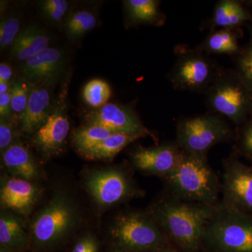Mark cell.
<instances>
[{"mask_svg": "<svg viewBox=\"0 0 252 252\" xmlns=\"http://www.w3.org/2000/svg\"><path fill=\"white\" fill-rule=\"evenodd\" d=\"M219 204L187 203L166 192L147 212L172 247L182 252H199L204 248L205 233Z\"/></svg>", "mask_w": 252, "mask_h": 252, "instance_id": "1", "label": "cell"}, {"mask_svg": "<svg viewBox=\"0 0 252 252\" xmlns=\"http://www.w3.org/2000/svg\"><path fill=\"white\" fill-rule=\"evenodd\" d=\"M162 179L167 193L183 201L205 205L220 203L221 183L207 155L184 152L175 170Z\"/></svg>", "mask_w": 252, "mask_h": 252, "instance_id": "2", "label": "cell"}, {"mask_svg": "<svg viewBox=\"0 0 252 252\" xmlns=\"http://www.w3.org/2000/svg\"><path fill=\"white\" fill-rule=\"evenodd\" d=\"M112 250L157 252L172 246L148 212L127 211L116 217L110 229Z\"/></svg>", "mask_w": 252, "mask_h": 252, "instance_id": "3", "label": "cell"}, {"mask_svg": "<svg viewBox=\"0 0 252 252\" xmlns=\"http://www.w3.org/2000/svg\"><path fill=\"white\" fill-rule=\"evenodd\" d=\"M214 252H252V220L219 204L208 225L204 248Z\"/></svg>", "mask_w": 252, "mask_h": 252, "instance_id": "4", "label": "cell"}, {"mask_svg": "<svg viewBox=\"0 0 252 252\" xmlns=\"http://www.w3.org/2000/svg\"><path fill=\"white\" fill-rule=\"evenodd\" d=\"M176 135L175 141L184 152L207 156L212 147L233 137L229 124L222 116L210 112L180 119Z\"/></svg>", "mask_w": 252, "mask_h": 252, "instance_id": "5", "label": "cell"}, {"mask_svg": "<svg viewBox=\"0 0 252 252\" xmlns=\"http://www.w3.org/2000/svg\"><path fill=\"white\" fill-rule=\"evenodd\" d=\"M77 220V210L72 201L65 195H56L32 225L31 241L35 251L49 252L59 246Z\"/></svg>", "mask_w": 252, "mask_h": 252, "instance_id": "6", "label": "cell"}, {"mask_svg": "<svg viewBox=\"0 0 252 252\" xmlns=\"http://www.w3.org/2000/svg\"><path fill=\"white\" fill-rule=\"evenodd\" d=\"M248 89L236 71L220 68L205 94L207 107L210 112L240 124L250 105Z\"/></svg>", "mask_w": 252, "mask_h": 252, "instance_id": "7", "label": "cell"}, {"mask_svg": "<svg viewBox=\"0 0 252 252\" xmlns=\"http://www.w3.org/2000/svg\"><path fill=\"white\" fill-rule=\"evenodd\" d=\"M220 69L202 50L183 49L168 77L175 90L205 94Z\"/></svg>", "mask_w": 252, "mask_h": 252, "instance_id": "8", "label": "cell"}, {"mask_svg": "<svg viewBox=\"0 0 252 252\" xmlns=\"http://www.w3.org/2000/svg\"><path fill=\"white\" fill-rule=\"evenodd\" d=\"M220 203L247 215L252 212V170L233 155L223 161V182Z\"/></svg>", "mask_w": 252, "mask_h": 252, "instance_id": "9", "label": "cell"}, {"mask_svg": "<svg viewBox=\"0 0 252 252\" xmlns=\"http://www.w3.org/2000/svg\"><path fill=\"white\" fill-rule=\"evenodd\" d=\"M86 185L93 198L103 206L140 195L128 176L115 169L93 172L88 177Z\"/></svg>", "mask_w": 252, "mask_h": 252, "instance_id": "10", "label": "cell"}, {"mask_svg": "<svg viewBox=\"0 0 252 252\" xmlns=\"http://www.w3.org/2000/svg\"><path fill=\"white\" fill-rule=\"evenodd\" d=\"M90 125L102 126L118 133L127 134L142 137L155 135L141 122L140 119L132 109L117 104L107 103L97 110L88 114Z\"/></svg>", "mask_w": 252, "mask_h": 252, "instance_id": "11", "label": "cell"}, {"mask_svg": "<svg viewBox=\"0 0 252 252\" xmlns=\"http://www.w3.org/2000/svg\"><path fill=\"white\" fill-rule=\"evenodd\" d=\"M184 152L176 141L157 147H138L132 154V165L137 170L160 178L175 170Z\"/></svg>", "mask_w": 252, "mask_h": 252, "instance_id": "12", "label": "cell"}, {"mask_svg": "<svg viewBox=\"0 0 252 252\" xmlns=\"http://www.w3.org/2000/svg\"><path fill=\"white\" fill-rule=\"evenodd\" d=\"M63 63L62 52L59 49L48 47L23 61L21 72L28 80L49 83L59 77Z\"/></svg>", "mask_w": 252, "mask_h": 252, "instance_id": "13", "label": "cell"}, {"mask_svg": "<svg viewBox=\"0 0 252 252\" xmlns=\"http://www.w3.org/2000/svg\"><path fill=\"white\" fill-rule=\"evenodd\" d=\"M69 123L65 108L58 104L46 122L39 127L35 135L36 144L46 152L61 148L67 138Z\"/></svg>", "mask_w": 252, "mask_h": 252, "instance_id": "14", "label": "cell"}, {"mask_svg": "<svg viewBox=\"0 0 252 252\" xmlns=\"http://www.w3.org/2000/svg\"><path fill=\"white\" fill-rule=\"evenodd\" d=\"M38 195L35 186L29 181L14 177L3 184L0 199L3 206L26 215L34 206Z\"/></svg>", "mask_w": 252, "mask_h": 252, "instance_id": "15", "label": "cell"}, {"mask_svg": "<svg viewBox=\"0 0 252 252\" xmlns=\"http://www.w3.org/2000/svg\"><path fill=\"white\" fill-rule=\"evenodd\" d=\"M49 92L44 88L31 84L27 107L21 114L22 129L31 133L38 130L50 116Z\"/></svg>", "mask_w": 252, "mask_h": 252, "instance_id": "16", "label": "cell"}, {"mask_svg": "<svg viewBox=\"0 0 252 252\" xmlns=\"http://www.w3.org/2000/svg\"><path fill=\"white\" fill-rule=\"evenodd\" d=\"M31 238L23 229L18 218L4 213L0 218L1 252H23L31 245Z\"/></svg>", "mask_w": 252, "mask_h": 252, "instance_id": "17", "label": "cell"}, {"mask_svg": "<svg viewBox=\"0 0 252 252\" xmlns=\"http://www.w3.org/2000/svg\"><path fill=\"white\" fill-rule=\"evenodd\" d=\"M49 41L45 32L36 26H31L19 33L13 44L11 53L18 59L25 61L47 49Z\"/></svg>", "mask_w": 252, "mask_h": 252, "instance_id": "18", "label": "cell"}, {"mask_svg": "<svg viewBox=\"0 0 252 252\" xmlns=\"http://www.w3.org/2000/svg\"><path fill=\"white\" fill-rule=\"evenodd\" d=\"M3 161L11 173L28 181L35 178L38 167L28 149L21 144H12L3 154Z\"/></svg>", "mask_w": 252, "mask_h": 252, "instance_id": "19", "label": "cell"}, {"mask_svg": "<svg viewBox=\"0 0 252 252\" xmlns=\"http://www.w3.org/2000/svg\"><path fill=\"white\" fill-rule=\"evenodd\" d=\"M246 9L239 1L221 0L217 3L212 18L214 27L233 30L249 19Z\"/></svg>", "mask_w": 252, "mask_h": 252, "instance_id": "20", "label": "cell"}, {"mask_svg": "<svg viewBox=\"0 0 252 252\" xmlns=\"http://www.w3.org/2000/svg\"><path fill=\"white\" fill-rule=\"evenodd\" d=\"M157 0H128L126 1L129 18L135 23H158L162 25L165 17L159 9Z\"/></svg>", "mask_w": 252, "mask_h": 252, "instance_id": "21", "label": "cell"}, {"mask_svg": "<svg viewBox=\"0 0 252 252\" xmlns=\"http://www.w3.org/2000/svg\"><path fill=\"white\" fill-rule=\"evenodd\" d=\"M140 137L127 134L114 132L94 148L83 153L86 158L94 160L108 159L115 157L121 151Z\"/></svg>", "mask_w": 252, "mask_h": 252, "instance_id": "22", "label": "cell"}, {"mask_svg": "<svg viewBox=\"0 0 252 252\" xmlns=\"http://www.w3.org/2000/svg\"><path fill=\"white\" fill-rule=\"evenodd\" d=\"M233 30L220 29L212 32L202 44L200 50L207 54H237L239 46Z\"/></svg>", "mask_w": 252, "mask_h": 252, "instance_id": "23", "label": "cell"}, {"mask_svg": "<svg viewBox=\"0 0 252 252\" xmlns=\"http://www.w3.org/2000/svg\"><path fill=\"white\" fill-rule=\"evenodd\" d=\"M114 132L98 125H89L76 131L74 141L83 153L94 148Z\"/></svg>", "mask_w": 252, "mask_h": 252, "instance_id": "24", "label": "cell"}, {"mask_svg": "<svg viewBox=\"0 0 252 252\" xmlns=\"http://www.w3.org/2000/svg\"><path fill=\"white\" fill-rule=\"evenodd\" d=\"M110 96V86L106 81L99 79L88 82L83 90V97L86 103L96 108L107 104Z\"/></svg>", "mask_w": 252, "mask_h": 252, "instance_id": "25", "label": "cell"}, {"mask_svg": "<svg viewBox=\"0 0 252 252\" xmlns=\"http://www.w3.org/2000/svg\"><path fill=\"white\" fill-rule=\"evenodd\" d=\"M95 25L96 18L92 13L79 11L69 18L66 29L70 37L78 38L92 30Z\"/></svg>", "mask_w": 252, "mask_h": 252, "instance_id": "26", "label": "cell"}, {"mask_svg": "<svg viewBox=\"0 0 252 252\" xmlns=\"http://www.w3.org/2000/svg\"><path fill=\"white\" fill-rule=\"evenodd\" d=\"M31 83L27 84L26 81L18 80L13 84L10 89L11 92V108L16 113L24 112L27 107Z\"/></svg>", "mask_w": 252, "mask_h": 252, "instance_id": "27", "label": "cell"}, {"mask_svg": "<svg viewBox=\"0 0 252 252\" xmlns=\"http://www.w3.org/2000/svg\"><path fill=\"white\" fill-rule=\"evenodd\" d=\"M21 21L17 17H8L1 21L0 25V45L6 47L14 44L19 34Z\"/></svg>", "mask_w": 252, "mask_h": 252, "instance_id": "28", "label": "cell"}, {"mask_svg": "<svg viewBox=\"0 0 252 252\" xmlns=\"http://www.w3.org/2000/svg\"><path fill=\"white\" fill-rule=\"evenodd\" d=\"M237 73L249 89H252V47L239 54Z\"/></svg>", "mask_w": 252, "mask_h": 252, "instance_id": "29", "label": "cell"}, {"mask_svg": "<svg viewBox=\"0 0 252 252\" xmlns=\"http://www.w3.org/2000/svg\"><path fill=\"white\" fill-rule=\"evenodd\" d=\"M41 9L54 21H60L65 15L68 4L64 0H46L41 3Z\"/></svg>", "mask_w": 252, "mask_h": 252, "instance_id": "30", "label": "cell"}, {"mask_svg": "<svg viewBox=\"0 0 252 252\" xmlns=\"http://www.w3.org/2000/svg\"><path fill=\"white\" fill-rule=\"evenodd\" d=\"M98 240L91 235L81 237L74 244L71 252H98Z\"/></svg>", "mask_w": 252, "mask_h": 252, "instance_id": "31", "label": "cell"}, {"mask_svg": "<svg viewBox=\"0 0 252 252\" xmlns=\"http://www.w3.org/2000/svg\"><path fill=\"white\" fill-rule=\"evenodd\" d=\"M13 140V132L11 126L4 120L1 119L0 123V149L1 151L6 150L11 147Z\"/></svg>", "mask_w": 252, "mask_h": 252, "instance_id": "32", "label": "cell"}, {"mask_svg": "<svg viewBox=\"0 0 252 252\" xmlns=\"http://www.w3.org/2000/svg\"><path fill=\"white\" fill-rule=\"evenodd\" d=\"M238 144L243 152L252 155V125L249 126L243 131V135L240 137Z\"/></svg>", "mask_w": 252, "mask_h": 252, "instance_id": "33", "label": "cell"}, {"mask_svg": "<svg viewBox=\"0 0 252 252\" xmlns=\"http://www.w3.org/2000/svg\"><path fill=\"white\" fill-rule=\"evenodd\" d=\"M12 111L11 108V92L0 94V115L6 117L10 115Z\"/></svg>", "mask_w": 252, "mask_h": 252, "instance_id": "34", "label": "cell"}, {"mask_svg": "<svg viewBox=\"0 0 252 252\" xmlns=\"http://www.w3.org/2000/svg\"><path fill=\"white\" fill-rule=\"evenodd\" d=\"M12 77V70L6 63L0 64V82L9 83Z\"/></svg>", "mask_w": 252, "mask_h": 252, "instance_id": "35", "label": "cell"}, {"mask_svg": "<svg viewBox=\"0 0 252 252\" xmlns=\"http://www.w3.org/2000/svg\"><path fill=\"white\" fill-rule=\"evenodd\" d=\"M9 91V83L0 82V94H4Z\"/></svg>", "mask_w": 252, "mask_h": 252, "instance_id": "36", "label": "cell"}, {"mask_svg": "<svg viewBox=\"0 0 252 252\" xmlns=\"http://www.w3.org/2000/svg\"><path fill=\"white\" fill-rule=\"evenodd\" d=\"M157 252H180L178 250L172 246H168L167 248L162 249L161 250Z\"/></svg>", "mask_w": 252, "mask_h": 252, "instance_id": "37", "label": "cell"}, {"mask_svg": "<svg viewBox=\"0 0 252 252\" xmlns=\"http://www.w3.org/2000/svg\"><path fill=\"white\" fill-rule=\"evenodd\" d=\"M110 252H121L115 251V250H112V251H111Z\"/></svg>", "mask_w": 252, "mask_h": 252, "instance_id": "38", "label": "cell"}]
</instances>
